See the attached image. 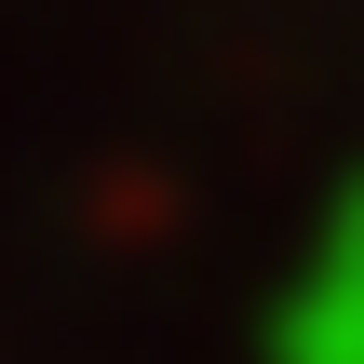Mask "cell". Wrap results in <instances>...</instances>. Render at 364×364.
<instances>
[{"label":"cell","mask_w":364,"mask_h":364,"mask_svg":"<svg viewBox=\"0 0 364 364\" xmlns=\"http://www.w3.org/2000/svg\"><path fill=\"white\" fill-rule=\"evenodd\" d=\"M270 364H364V176H338L297 284L270 297Z\"/></svg>","instance_id":"cell-1"}]
</instances>
